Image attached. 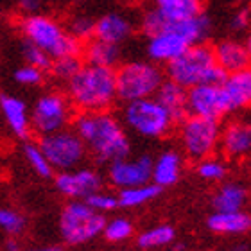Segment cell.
I'll use <instances>...</instances> for the list:
<instances>
[{"label": "cell", "instance_id": "1", "mask_svg": "<svg viewBox=\"0 0 251 251\" xmlns=\"http://www.w3.org/2000/svg\"><path fill=\"white\" fill-rule=\"evenodd\" d=\"M74 131L86 147V152L99 163H108L129 156L131 142L122 121L110 110L79 111L72 121Z\"/></svg>", "mask_w": 251, "mask_h": 251}, {"label": "cell", "instance_id": "2", "mask_svg": "<svg viewBox=\"0 0 251 251\" xmlns=\"http://www.w3.org/2000/svg\"><path fill=\"white\" fill-rule=\"evenodd\" d=\"M67 92L74 110L77 111H106L117 102L115 70L83 63L75 75L68 79Z\"/></svg>", "mask_w": 251, "mask_h": 251}, {"label": "cell", "instance_id": "3", "mask_svg": "<svg viewBox=\"0 0 251 251\" xmlns=\"http://www.w3.org/2000/svg\"><path fill=\"white\" fill-rule=\"evenodd\" d=\"M20 32L27 43L43 50L50 59L79 56L83 49V43L68 34L63 22L43 13L22 16Z\"/></svg>", "mask_w": 251, "mask_h": 251}, {"label": "cell", "instance_id": "4", "mask_svg": "<svg viewBox=\"0 0 251 251\" xmlns=\"http://www.w3.org/2000/svg\"><path fill=\"white\" fill-rule=\"evenodd\" d=\"M165 79L183 86L185 90L199 84H221L226 74L214 58V49L208 43H198L188 47L178 58L167 65Z\"/></svg>", "mask_w": 251, "mask_h": 251}, {"label": "cell", "instance_id": "5", "mask_svg": "<svg viewBox=\"0 0 251 251\" xmlns=\"http://www.w3.org/2000/svg\"><path fill=\"white\" fill-rule=\"evenodd\" d=\"M163 81H165V72L162 67L149 59L121 63L115 70L117 99L131 102V100L154 97Z\"/></svg>", "mask_w": 251, "mask_h": 251}, {"label": "cell", "instance_id": "6", "mask_svg": "<svg viewBox=\"0 0 251 251\" xmlns=\"http://www.w3.org/2000/svg\"><path fill=\"white\" fill-rule=\"evenodd\" d=\"M122 124L144 138H165L178 126L154 97L126 102L122 110Z\"/></svg>", "mask_w": 251, "mask_h": 251}, {"label": "cell", "instance_id": "7", "mask_svg": "<svg viewBox=\"0 0 251 251\" xmlns=\"http://www.w3.org/2000/svg\"><path fill=\"white\" fill-rule=\"evenodd\" d=\"M221 122L187 115L178 122V140L183 158L199 162L219 149Z\"/></svg>", "mask_w": 251, "mask_h": 251}, {"label": "cell", "instance_id": "8", "mask_svg": "<svg viewBox=\"0 0 251 251\" xmlns=\"http://www.w3.org/2000/svg\"><path fill=\"white\" fill-rule=\"evenodd\" d=\"M106 219L102 214L92 210L83 199H72L59 214V233L70 246L86 244L102 235Z\"/></svg>", "mask_w": 251, "mask_h": 251}, {"label": "cell", "instance_id": "9", "mask_svg": "<svg viewBox=\"0 0 251 251\" xmlns=\"http://www.w3.org/2000/svg\"><path fill=\"white\" fill-rule=\"evenodd\" d=\"M29 117L31 129L43 136L67 129L75 117V110L63 92H47L36 99L32 110H29Z\"/></svg>", "mask_w": 251, "mask_h": 251}, {"label": "cell", "instance_id": "10", "mask_svg": "<svg viewBox=\"0 0 251 251\" xmlns=\"http://www.w3.org/2000/svg\"><path fill=\"white\" fill-rule=\"evenodd\" d=\"M38 146L50 163L52 171H72L81 167L88 156L86 147L74 129H61L50 135H43L38 140Z\"/></svg>", "mask_w": 251, "mask_h": 251}, {"label": "cell", "instance_id": "11", "mask_svg": "<svg viewBox=\"0 0 251 251\" xmlns=\"http://www.w3.org/2000/svg\"><path fill=\"white\" fill-rule=\"evenodd\" d=\"M187 115L219 121L228 115L221 84H199L187 90Z\"/></svg>", "mask_w": 251, "mask_h": 251}, {"label": "cell", "instance_id": "12", "mask_svg": "<svg viewBox=\"0 0 251 251\" xmlns=\"http://www.w3.org/2000/svg\"><path fill=\"white\" fill-rule=\"evenodd\" d=\"M151 169L152 158L149 154L126 156L108 165V181L119 190L151 183Z\"/></svg>", "mask_w": 251, "mask_h": 251}, {"label": "cell", "instance_id": "13", "mask_svg": "<svg viewBox=\"0 0 251 251\" xmlns=\"http://www.w3.org/2000/svg\"><path fill=\"white\" fill-rule=\"evenodd\" d=\"M104 179L92 167H77L56 174V188L70 199H86L90 194L102 188Z\"/></svg>", "mask_w": 251, "mask_h": 251}, {"label": "cell", "instance_id": "14", "mask_svg": "<svg viewBox=\"0 0 251 251\" xmlns=\"http://www.w3.org/2000/svg\"><path fill=\"white\" fill-rule=\"evenodd\" d=\"M219 149L226 162H242L251 151V126L250 122L233 119L226 126H221Z\"/></svg>", "mask_w": 251, "mask_h": 251}, {"label": "cell", "instance_id": "15", "mask_svg": "<svg viewBox=\"0 0 251 251\" xmlns=\"http://www.w3.org/2000/svg\"><path fill=\"white\" fill-rule=\"evenodd\" d=\"M188 47H192V45H188L185 38L173 25H169L156 34L147 36L146 54L149 61L156 63V65H169Z\"/></svg>", "mask_w": 251, "mask_h": 251}, {"label": "cell", "instance_id": "16", "mask_svg": "<svg viewBox=\"0 0 251 251\" xmlns=\"http://www.w3.org/2000/svg\"><path fill=\"white\" fill-rule=\"evenodd\" d=\"M221 90L225 95L228 115L246 110L251 104V70L246 68L241 72L226 74L221 83Z\"/></svg>", "mask_w": 251, "mask_h": 251}, {"label": "cell", "instance_id": "17", "mask_svg": "<svg viewBox=\"0 0 251 251\" xmlns=\"http://www.w3.org/2000/svg\"><path fill=\"white\" fill-rule=\"evenodd\" d=\"M133 32H135V24L124 13L111 11V13H106L99 18H95L94 38H97V40L122 47L133 36Z\"/></svg>", "mask_w": 251, "mask_h": 251}, {"label": "cell", "instance_id": "18", "mask_svg": "<svg viewBox=\"0 0 251 251\" xmlns=\"http://www.w3.org/2000/svg\"><path fill=\"white\" fill-rule=\"evenodd\" d=\"M212 49H214L215 61L225 74L241 72V70L250 68L251 54L248 43L235 40V38H226V40H221Z\"/></svg>", "mask_w": 251, "mask_h": 251}, {"label": "cell", "instance_id": "19", "mask_svg": "<svg viewBox=\"0 0 251 251\" xmlns=\"http://www.w3.org/2000/svg\"><path fill=\"white\" fill-rule=\"evenodd\" d=\"M183 174V154L178 149H165L152 160L151 181L160 188L174 187Z\"/></svg>", "mask_w": 251, "mask_h": 251}, {"label": "cell", "instance_id": "20", "mask_svg": "<svg viewBox=\"0 0 251 251\" xmlns=\"http://www.w3.org/2000/svg\"><path fill=\"white\" fill-rule=\"evenodd\" d=\"M0 113L4 117L5 124L11 129V133L18 138H27L31 135V117L29 108L20 97L11 94L0 95Z\"/></svg>", "mask_w": 251, "mask_h": 251}, {"label": "cell", "instance_id": "21", "mask_svg": "<svg viewBox=\"0 0 251 251\" xmlns=\"http://www.w3.org/2000/svg\"><path fill=\"white\" fill-rule=\"evenodd\" d=\"M250 201V190L242 181H225L212 196L214 212H242Z\"/></svg>", "mask_w": 251, "mask_h": 251}, {"label": "cell", "instance_id": "22", "mask_svg": "<svg viewBox=\"0 0 251 251\" xmlns=\"http://www.w3.org/2000/svg\"><path fill=\"white\" fill-rule=\"evenodd\" d=\"M152 9L162 16L165 25L183 22L204 11L203 0H152Z\"/></svg>", "mask_w": 251, "mask_h": 251}, {"label": "cell", "instance_id": "23", "mask_svg": "<svg viewBox=\"0 0 251 251\" xmlns=\"http://www.w3.org/2000/svg\"><path fill=\"white\" fill-rule=\"evenodd\" d=\"M81 54H84V61L88 65H95V67L115 70L122 63V47L97 40V38L84 42Z\"/></svg>", "mask_w": 251, "mask_h": 251}, {"label": "cell", "instance_id": "24", "mask_svg": "<svg viewBox=\"0 0 251 251\" xmlns=\"http://www.w3.org/2000/svg\"><path fill=\"white\" fill-rule=\"evenodd\" d=\"M210 231L219 235H242L251 228V215L242 212H214L206 221Z\"/></svg>", "mask_w": 251, "mask_h": 251}, {"label": "cell", "instance_id": "25", "mask_svg": "<svg viewBox=\"0 0 251 251\" xmlns=\"http://www.w3.org/2000/svg\"><path fill=\"white\" fill-rule=\"evenodd\" d=\"M154 99L171 113L176 124L187 117V90L183 86L165 79L162 86L158 88Z\"/></svg>", "mask_w": 251, "mask_h": 251}, {"label": "cell", "instance_id": "26", "mask_svg": "<svg viewBox=\"0 0 251 251\" xmlns=\"http://www.w3.org/2000/svg\"><path fill=\"white\" fill-rule=\"evenodd\" d=\"M171 25L185 38V42H187L188 45L206 43V40H208L210 34H212V29H214L212 18H210L204 11L199 13L198 16H192V18H188V20H183V22H176V24H171Z\"/></svg>", "mask_w": 251, "mask_h": 251}, {"label": "cell", "instance_id": "27", "mask_svg": "<svg viewBox=\"0 0 251 251\" xmlns=\"http://www.w3.org/2000/svg\"><path fill=\"white\" fill-rule=\"evenodd\" d=\"M160 192H162V188L156 187L152 181L146 185L122 188V190H119V194H117L119 206H124V208H138V206H144V204L154 201V199L160 196Z\"/></svg>", "mask_w": 251, "mask_h": 251}, {"label": "cell", "instance_id": "28", "mask_svg": "<svg viewBox=\"0 0 251 251\" xmlns=\"http://www.w3.org/2000/svg\"><path fill=\"white\" fill-rule=\"evenodd\" d=\"M176 239V231L171 225H156L144 230L136 239V244L142 250H154V248H163L173 244Z\"/></svg>", "mask_w": 251, "mask_h": 251}, {"label": "cell", "instance_id": "29", "mask_svg": "<svg viewBox=\"0 0 251 251\" xmlns=\"http://www.w3.org/2000/svg\"><path fill=\"white\" fill-rule=\"evenodd\" d=\"M228 162L223 156H212L203 158L196 162V173L201 179L210 181V183H221L225 181V178L228 176Z\"/></svg>", "mask_w": 251, "mask_h": 251}, {"label": "cell", "instance_id": "30", "mask_svg": "<svg viewBox=\"0 0 251 251\" xmlns=\"http://www.w3.org/2000/svg\"><path fill=\"white\" fill-rule=\"evenodd\" d=\"M65 27H67L70 36L75 38L77 42L84 43L94 38L95 18H92L90 15H84V13H75V15H72L68 18Z\"/></svg>", "mask_w": 251, "mask_h": 251}, {"label": "cell", "instance_id": "31", "mask_svg": "<svg viewBox=\"0 0 251 251\" xmlns=\"http://www.w3.org/2000/svg\"><path fill=\"white\" fill-rule=\"evenodd\" d=\"M24 154H25V160H27V163H29V167H31L40 178H50L54 174L52 167H50V163L47 162L45 154L42 152L38 142L36 144H34V142H27L25 147H24Z\"/></svg>", "mask_w": 251, "mask_h": 251}, {"label": "cell", "instance_id": "32", "mask_svg": "<svg viewBox=\"0 0 251 251\" xmlns=\"http://www.w3.org/2000/svg\"><path fill=\"white\" fill-rule=\"evenodd\" d=\"M135 226L129 219L126 217H113L111 221H106L102 235L106 237V241L110 242H124L133 237Z\"/></svg>", "mask_w": 251, "mask_h": 251}, {"label": "cell", "instance_id": "33", "mask_svg": "<svg viewBox=\"0 0 251 251\" xmlns=\"http://www.w3.org/2000/svg\"><path fill=\"white\" fill-rule=\"evenodd\" d=\"M83 61L79 56H63V58L52 59V65L49 68V72L52 74L54 77L61 81V83H67L68 79H72L75 75L79 68H81Z\"/></svg>", "mask_w": 251, "mask_h": 251}, {"label": "cell", "instance_id": "34", "mask_svg": "<svg viewBox=\"0 0 251 251\" xmlns=\"http://www.w3.org/2000/svg\"><path fill=\"white\" fill-rule=\"evenodd\" d=\"M84 203L88 204L90 208L95 210L97 214H102L104 215L106 212H113V210L119 208V198H117V194L110 192V190H104V188H100L97 192L90 194L88 198L83 199Z\"/></svg>", "mask_w": 251, "mask_h": 251}, {"label": "cell", "instance_id": "35", "mask_svg": "<svg viewBox=\"0 0 251 251\" xmlns=\"http://www.w3.org/2000/svg\"><path fill=\"white\" fill-rule=\"evenodd\" d=\"M0 230L9 235H20L25 230V217L15 208L0 206Z\"/></svg>", "mask_w": 251, "mask_h": 251}, {"label": "cell", "instance_id": "36", "mask_svg": "<svg viewBox=\"0 0 251 251\" xmlns=\"http://www.w3.org/2000/svg\"><path fill=\"white\" fill-rule=\"evenodd\" d=\"M22 52H24L25 65L36 67V68H40V70H43V72H49V68H50V65H52V59L49 58L43 50H40V49L34 47V45H31V43L24 42Z\"/></svg>", "mask_w": 251, "mask_h": 251}, {"label": "cell", "instance_id": "37", "mask_svg": "<svg viewBox=\"0 0 251 251\" xmlns=\"http://www.w3.org/2000/svg\"><path fill=\"white\" fill-rule=\"evenodd\" d=\"M43 77H45V72L31 65H24L15 72L16 83L22 86H38L43 83Z\"/></svg>", "mask_w": 251, "mask_h": 251}, {"label": "cell", "instance_id": "38", "mask_svg": "<svg viewBox=\"0 0 251 251\" xmlns=\"http://www.w3.org/2000/svg\"><path fill=\"white\" fill-rule=\"evenodd\" d=\"M248 27H250V13L246 9H241L237 11L235 15L230 18V29L237 34H241V32H246Z\"/></svg>", "mask_w": 251, "mask_h": 251}, {"label": "cell", "instance_id": "39", "mask_svg": "<svg viewBox=\"0 0 251 251\" xmlns=\"http://www.w3.org/2000/svg\"><path fill=\"white\" fill-rule=\"evenodd\" d=\"M45 0H16V7L22 13V16L36 15L43 9Z\"/></svg>", "mask_w": 251, "mask_h": 251}, {"label": "cell", "instance_id": "40", "mask_svg": "<svg viewBox=\"0 0 251 251\" xmlns=\"http://www.w3.org/2000/svg\"><path fill=\"white\" fill-rule=\"evenodd\" d=\"M27 251H63L61 246H56V244H49V246H38V248H31Z\"/></svg>", "mask_w": 251, "mask_h": 251}, {"label": "cell", "instance_id": "41", "mask_svg": "<svg viewBox=\"0 0 251 251\" xmlns=\"http://www.w3.org/2000/svg\"><path fill=\"white\" fill-rule=\"evenodd\" d=\"M5 251H22V248H20V244H18V241L11 239V241H7V244H5Z\"/></svg>", "mask_w": 251, "mask_h": 251}]
</instances>
